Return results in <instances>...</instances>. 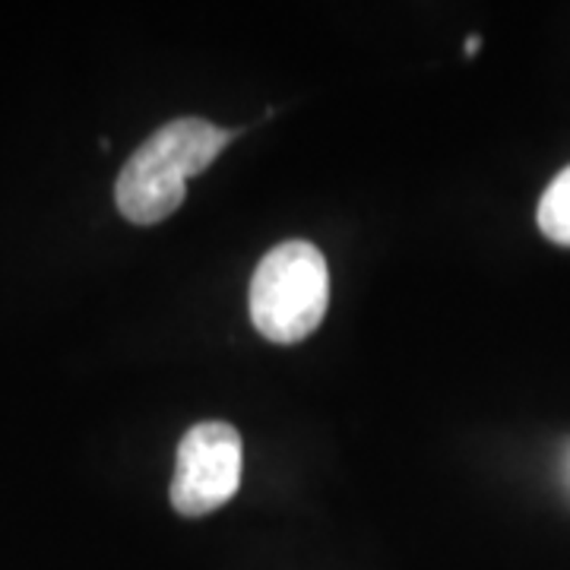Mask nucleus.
Segmentation results:
<instances>
[{
    "instance_id": "f257e3e1",
    "label": "nucleus",
    "mask_w": 570,
    "mask_h": 570,
    "mask_svg": "<svg viewBox=\"0 0 570 570\" xmlns=\"http://www.w3.org/2000/svg\"><path fill=\"white\" fill-rule=\"evenodd\" d=\"M242 130H223L204 118H178L159 127L127 159L115 184V204L134 225H156L184 204V187L204 175Z\"/></svg>"
},
{
    "instance_id": "f03ea898",
    "label": "nucleus",
    "mask_w": 570,
    "mask_h": 570,
    "mask_svg": "<svg viewBox=\"0 0 570 570\" xmlns=\"http://www.w3.org/2000/svg\"><path fill=\"white\" fill-rule=\"evenodd\" d=\"M250 321L269 343L307 340L330 305V269L311 242H283L266 254L250 279Z\"/></svg>"
},
{
    "instance_id": "7ed1b4c3",
    "label": "nucleus",
    "mask_w": 570,
    "mask_h": 570,
    "mask_svg": "<svg viewBox=\"0 0 570 570\" xmlns=\"http://www.w3.org/2000/svg\"><path fill=\"white\" fill-rule=\"evenodd\" d=\"M242 434L225 422H200L184 434L175 479L171 508L184 517H206L235 498L242 485Z\"/></svg>"
},
{
    "instance_id": "20e7f679",
    "label": "nucleus",
    "mask_w": 570,
    "mask_h": 570,
    "mask_svg": "<svg viewBox=\"0 0 570 570\" xmlns=\"http://www.w3.org/2000/svg\"><path fill=\"white\" fill-rule=\"evenodd\" d=\"M539 228L549 242L570 247V165L539 200Z\"/></svg>"
},
{
    "instance_id": "39448f33",
    "label": "nucleus",
    "mask_w": 570,
    "mask_h": 570,
    "mask_svg": "<svg viewBox=\"0 0 570 570\" xmlns=\"http://www.w3.org/2000/svg\"><path fill=\"white\" fill-rule=\"evenodd\" d=\"M479 48H482V39H479V36H469V39H466V55H469V58H472V55H475Z\"/></svg>"
}]
</instances>
